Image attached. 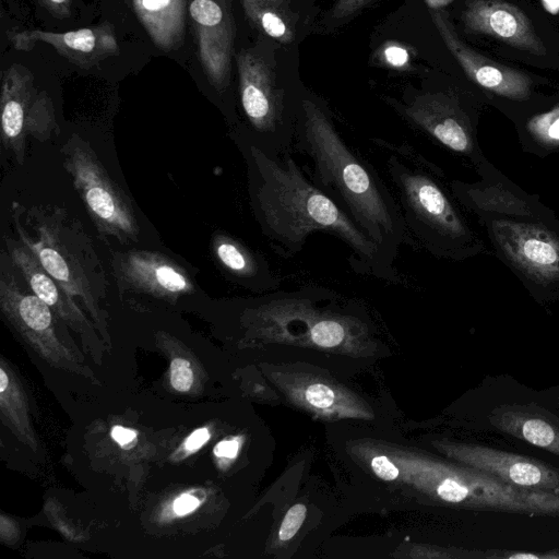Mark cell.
Segmentation results:
<instances>
[{"label": "cell", "mask_w": 559, "mask_h": 559, "mask_svg": "<svg viewBox=\"0 0 559 559\" xmlns=\"http://www.w3.org/2000/svg\"><path fill=\"white\" fill-rule=\"evenodd\" d=\"M248 164V190L253 215L273 250L289 258L300 252L309 236L325 233L349 249L352 269L362 275L400 283L374 242L292 157L270 155L242 140Z\"/></svg>", "instance_id": "obj_1"}, {"label": "cell", "mask_w": 559, "mask_h": 559, "mask_svg": "<svg viewBox=\"0 0 559 559\" xmlns=\"http://www.w3.org/2000/svg\"><path fill=\"white\" fill-rule=\"evenodd\" d=\"M293 150L310 159L312 181L374 242L388 267L397 272L401 246L416 243L394 193L373 165L342 136L329 110L310 96L298 104Z\"/></svg>", "instance_id": "obj_2"}, {"label": "cell", "mask_w": 559, "mask_h": 559, "mask_svg": "<svg viewBox=\"0 0 559 559\" xmlns=\"http://www.w3.org/2000/svg\"><path fill=\"white\" fill-rule=\"evenodd\" d=\"M406 229L416 245L436 257L456 258L469 238L442 182L441 170L407 142L372 138Z\"/></svg>", "instance_id": "obj_3"}, {"label": "cell", "mask_w": 559, "mask_h": 559, "mask_svg": "<svg viewBox=\"0 0 559 559\" xmlns=\"http://www.w3.org/2000/svg\"><path fill=\"white\" fill-rule=\"evenodd\" d=\"M10 213L16 239L50 276L98 318L108 281L81 221L59 205L25 206L13 201Z\"/></svg>", "instance_id": "obj_4"}, {"label": "cell", "mask_w": 559, "mask_h": 559, "mask_svg": "<svg viewBox=\"0 0 559 559\" xmlns=\"http://www.w3.org/2000/svg\"><path fill=\"white\" fill-rule=\"evenodd\" d=\"M63 167L104 240L138 241L139 222L130 198L112 180L90 143L72 134L60 150Z\"/></svg>", "instance_id": "obj_5"}, {"label": "cell", "mask_w": 559, "mask_h": 559, "mask_svg": "<svg viewBox=\"0 0 559 559\" xmlns=\"http://www.w3.org/2000/svg\"><path fill=\"white\" fill-rule=\"evenodd\" d=\"M1 141L20 165L24 163L27 138L46 141L58 133L52 100L38 88L33 73L13 63L2 74Z\"/></svg>", "instance_id": "obj_6"}, {"label": "cell", "mask_w": 559, "mask_h": 559, "mask_svg": "<svg viewBox=\"0 0 559 559\" xmlns=\"http://www.w3.org/2000/svg\"><path fill=\"white\" fill-rule=\"evenodd\" d=\"M111 269L120 293L133 292L176 299L190 294L194 283L177 262L159 252L127 250L112 253Z\"/></svg>", "instance_id": "obj_7"}, {"label": "cell", "mask_w": 559, "mask_h": 559, "mask_svg": "<svg viewBox=\"0 0 559 559\" xmlns=\"http://www.w3.org/2000/svg\"><path fill=\"white\" fill-rule=\"evenodd\" d=\"M392 105L414 130L433 142L454 153L472 151L468 119L455 96L444 92H423Z\"/></svg>", "instance_id": "obj_8"}, {"label": "cell", "mask_w": 559, "mask_h": 559, "mask_svg": "<svg viewBox=\"0 0 559 559\" xmlns=\"http://www.w3.org/2000/svg\"><path fill=\"white\" fill-rule=\"evenodd\" d=\"M198 55L212 86L223 93L230 80L235 27L225 0H190Z\"/></svg>", "instance_id": "obj_9"}, {"label": "cell", "mask_w": 559, "mask_h": 559, "mask_svg": "<svg viewBox=\"0 0 559 559\" xmlns=\"http://www.w3.org/2000/svg\"><path fill=\"white\" fill-rule=\"evenodd\" d=\"M450 455L522 489L559 492V469L546 462L481 444L448 445Z\"/></svg>", "instance_id": "obj_10"}, {"label": "cell", "mask_w": 559, "mask_h": 559, "mask_svg": "<svg viewBox=\"0 0 559 559\" xmlns=\"http://www.w3.org/2000/svg\"><path fill=\"white\" fill-rule=\"evenodd\" d=\"M430 15L447 48L469 80L503 97L518 100L530 97L532 80L524 72L503 66L469 48L459 37L447 12L430 10Z\"/></svg>", "instance_id": "obj_11"}, {"label": "cell", "mask_w": 559, "mask_h": 559, "mask_svg": "<svg viewBox=\"0 0 559 559\" xmlns=\"http://www.w3.org/2000/svg\"><path fill=\"white\" fill-rule=\"evenodd\" d=\"M10 40L21 51H29L37 43L47 44L82 69H90L119 52L115 27L109 22L63 33L41 29L14 32L10 33Z\"/></svg>", "instance_id": "obj_12"}, {"label": "cell", "mask_w": 559, "mask_h": 559, "mask_svg": "<svg viewBox=\"0 0 559 559\" xmlns=\"http://www.w3.org/2000/svg\"><path fill=\"white\" fill-rule=\"evenodd\" d=\"M465 28L497 38L504 44L536 56L546 47L528 17L516 5L503 0H467L462 13Z\"/></svg>", "instance_id": "obj_13"}, {"label": "cell", "mask_w": 559, "mask_h": 559, "mask_svg": "<svg viewBox=\"0 0 559 559\" xmlns=\"http://www.w3.org/2000/svg\"><path fill=\"white\" fill-rule=\"evenodd\" d=\"M498 431L559 456V417L536 404H502L488 416Z\"/></svg>", "instance_id": "obj_14"}, {"label": "cell", "mask_w": 559, "mask_h": 559, "mask_svg": "<svg viewBox=\"0 0 559 559\" xmlns=\"http://www.w3.org/2000/svg\"><path fill=\"white\" fill-rule=\"evenodd\" d=\"M212 250L224 271L241 285L258 292H274L281 280L265 257L242 241L219 233L213 237Z\"/></svg>", "instance_id": "obj_15"}, {"label": "cell", "mask_w": 559, "mask_h": 559, "mask_svg": "<svg viewBox=\"0 0 559 559\" xmlns=\"http://www.w3.org/2000/svg\"><path fill=\"white\" fill-rule=\"evenodd\" d=\"M135 14L156 47L177 48L185 35V0H131Z\"/></svg>", "instance_id": "obj_16"}, {"label": "cell", "mask_w": 559, "mask_h": 559, "mask_svg": "<svg viewBox=\"0 0 559 559\" xmlns=\"http://www.w3.org/2000/svg\"><path fill=\"white\" fill-rule=\"evenodd\" d=\"M250 21L264 34L282 44L294 41L296 17L288 0H242Z\"/></svg>", "instance_id": "obj_17"}, {"label": "cell", "mask_w": 559, "mask_h": 559, "mask_svg": "<svg viewBox=\"0 0 559 559\" xmlns=\"http://www.w3.org/2000/svg\"><path fill=\"white\" fill-rule=\"evenodd\" d=\"M513 253L528 270L542 274L558 272L559 250L557 246L533 233H518Z\"/></svg>", "instance_id": "obj_18"}, {"label": "cell", "mask_w": 559, "mask_h": 559, "mask_svg": "<svg viewBox=\"0 0 559 559\" xmlns=\"http://www.w3.org/2000/svg\"><path fill=\"white\" fill-rule=\"evenodd\" d=\"M437 493L447 502L466 506L468 490L463 483L460 471H456L453 475L445 476L438 485Z\"/></svg>", "instance_id": "obj_19"}, {"label": "cell", "mask_w": 559, "mask_h": 559, "mask_svg": "<svg viewBox=\"0 0 559 559\" xmlns=\"http://www.w3.org/2000/svg\"><path fill=\"white\" fill-rule=\"evenodd\" d=\"M530 129L542 140L559 142V106L534 117L530 122Z\"/></svg>", "instance_id": "obj_20"}, {"label": "cell", "mask_w": 559, "mask_h": 559, "mask_svg": "<svg viewBox=\"0 0 559 559\" xmlns=\"http://www.w3.org/2000/svg\"><path fill=\"white\" fill-rule=\"evenodd\" d=\"M380 62L393 69H407L411 62L409 51L399 43H386L377 53Z\"/></svg>", "instance_id": "obj_21"}, {"label": "cell", "mask_w": 559, "mask_h": 559, "mask_svg": "<svg viewBox=\"0 0 559 559\" xmlns=\"http://www.w3.org/2000/svg\"><path fill=\"white\" fill-rule=\"evenodd\" d=\"M170 382L177 391L186 392L190 389L193 382V372L188 360L183 358L173 360L170 366Z\"/></svg>", "instance_id": "obj_22"}, {"label": "cell", "mask_w": 559, "mask_h": 559, "mask_svg": "<svg viewBox=\"0 0 559 559\" xmlns=\"http://www.w3.org/2000/svg\"><path fill=\"white\" fill-rule=\"evenodd\" d=\"M306 511L304 504H295L287 511L278 532L281 540H288L297 533L305 520Z\"/></svg>", "instance_id": "obj_23"}, {"label": "cell", "mask_w": 559, "mask_h": 559, "mask_svg": "<svg viewBox=\"0 0 559 559\" xmlns=\"http://www.w3.org/2000/svg\"><path fill=\"white\" fill-rule=\"evenodd\" d=\"M486 558H503V559H559V549L546 550L543 552H523L502 549L485 550Z\"/></svg>", "instance_id": "obj_24"}, {"label": "cell", "mask_w": 559, "mask_h": 559, "mask_svg": "<svg viewBox=\"0 0 559 559\" xmlns=\"http://www.w3.org/2000/svg\"><path fill=\"white\" fill-rule=\"evenodd\" d=\"M305 395L307 401L317 408L330 407L334 402L333 391L321 383L310 385L306 390Z\"/></svg>", "instance_id": "obj_25"}, {"label": "cell", "mask_w": 559, "mask_h": 559, "mask_svg": "<svg viewBox=\"0 0 559 559\" xmlns=\"http://www.w3.org/2000/svg\"><path fill=\"white\" fill-rule=\"evenodd\" d=\"M371 0H337L331 10V17L342 20L357 13Z\"/></svg>", "instance_id": "obj_26"}, {"label": "cell", "mask_w": 559, "mask_h": 559, "mask_svg": "<svg viewBox=\"0 0 559 559\" xmlns=\"http://www.w3.org/2000/svg\"><path fill=\"white\" fill-rule=\"evenodd\" d=\"M371 466L374 473L384 480H392L399 475V469L383 455L373 457Z\"/></svg>", "instance_id": "obj_27"}, {"label": "cell", "mask_w": 559, "mask_h": 559, "mask_svg": "<svg viewBox=\"0 0 559 559\" xmlns=\"http://www.w3.org/2000/svg\"><path fill=\"white\" fill-rule=\"evenodd\" d=\"M55 17L67 19L71 15L72 0H38Z\"/></svg>", "instance_id": "obj_28"}, {"label": "cell", "mask_w": 559, "mask_h": 559, "mask_svg": "<svg viewBox=\"0 0 559 559\" xmlns=\"http://www.w3.org/2000/svg\"><path fill=\"white\" fill-rule=\"evenodd\" d=\"M199 506V500L190 495H182L174 503V510L178 515L187 514Z\"/></svg>", "instance_id": "obj_29"}, {"label": "cell", "mask_w": 559, "mask_h": 559, "mask_svg": "<svg viewBox=\"0 0 559 559\" xmlns=\"http://www.w3.org/2000/svg\"><path fill=\"white\" fill-rule=\"evenodd\" d=\"M210 438V432L206 428H200L197 429L194 432H192L187 441H186V448L189 451L198 450L201 445H203Z\"/></svg>", "instance_id": "obj_30"}, {"label": "cell", "mask_w": 559, "mask_h": 559, "mask_svg": "<svg viewBox=\"0 0 559 559\" xmlns=\"http://www.w3.org/2000/svg\"><path fill=\"white\" fill-rule=\"evenodd\" d=\"M239 444L236 440H224L216 444L214 453L217 456L234 457L238 452Z\"/></svg>", "instance_id": "obj_31"}, {"label": "cell", "mask_w": 559, "mask_h": 559, "mask_svg": "<svg viewBox=\"0 0 559 559\" xmlns=\"http://www.w3.org/2000/svg\"><path fill=\"white\" fill-rule=\"evenodd\" d=\"M111 436L115 441L123 445L131 442L135 438V432L131 429L116 426L111 431Z\"/></svg>", "instance_id": "obj_32"}, {"label": "cell", "mask_w": 559, "mask_h": 559, "mask_svg": "<svg viewBox=\"0 0 559 559\" xmlns=\"http://www.w3.org/2000/svg\"><path fill=\"white\" fill-rule=\"evenodd\" d=\"M430 10H440L453 0H424Z\"/></svg>", "instance_id": "obj_33"}, {"label": "cell", "mask_w": 559, "mask_h": 559, "mask_svg": "<svg viewBox=\"0 0 559 559\" xmlns=\"http://www.w3.org/2000/svg\"><path fill=\"white\" fill-rule=\"evenodd\" d=\"M545 7L550 12H556L559 9V0H543Z\"/></svg>", "instance_id": "obj_34"}, {"label": "cell", "mask_w": 559, "mask_h": 559, "mask_svg": "<svg viewBox=\"0 0 559 559\" xmlns=\"http://www.w3.org/2000/svg\"><path fill=\"white\" fill-rule=\"evenodd\" d=\"M8 386V377L3 369H0V392L3 393Z\"/></svg>", "instance_id": "obj_35"}, {"label": "cell", "mask_w": 559, "mask_h": 559, "mask_svg": "<svg viewBox=\"0 0 559 559\" xmlns=\"http://www.w3.org/2000/svg\"><path fill=\"white\" fill-rule=\"evenodd\" d=\"M557 404H558V406H559V397L557 399Z\"/></svg>", "instance_id": "obj_36"}]
</instances>
